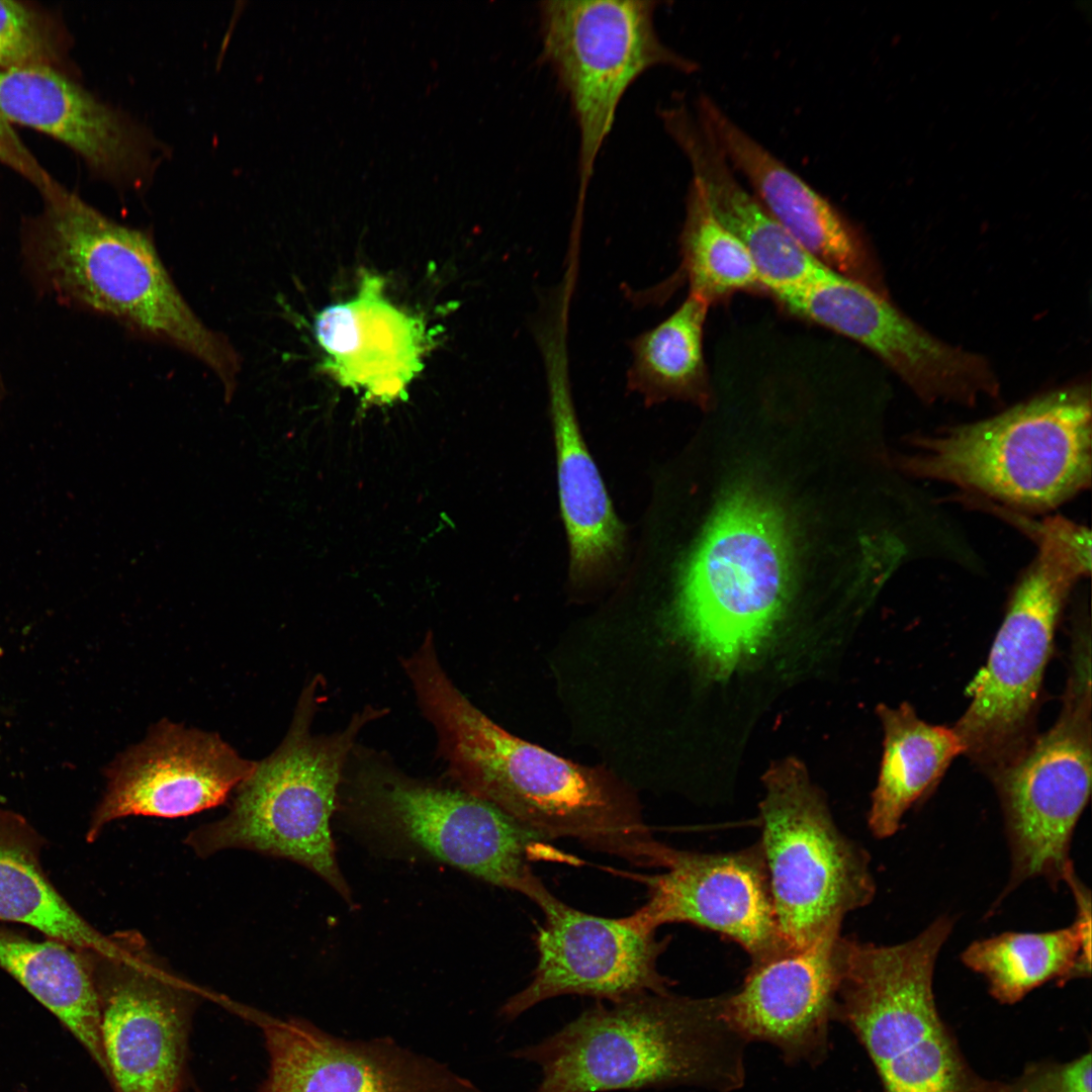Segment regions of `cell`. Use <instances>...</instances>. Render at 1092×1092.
<instances>
[{
  "mask_svg": "<svg viewBox=\"0 0 1092 1092\" xmlns=\"http://www.w3.org/2000/svg\"><path fill=\"white\" fill-rule=\"evenodd\" d=\"M761 846L780 931L791 948L838 932L844 917L870 904V855L836 826L824 795L795 758L763 776Z\"/></svg>",
  "mask_w": 1092,
  "mask_h": 1092,
  "instance_id": "cell-10",
  "label": "cell"
},
{
  "mask_svg": "<svg viewBox=\"0 0 1092 1092\" xmlns=\"http://www.w3.org/2000/svg\"><path fill=\"white\" fill-rule=\"evenodd\" d=\"M22 219L20 259L41 298L111 317L208 367L234 392L241 358L191 309L151 238L109 218L64 186Z\"/></svg>",
  "mask_w": 1092,
  "mask_h": 1092,
  "instance_id": "cell-2",
  "label": "cell"
},
{
  "mask_svg": "<svg viewBox=\"0 0 1092 1092\" xmlns=\"http://www.w3.org/2000/svg\"><path fill=\"white\" fill-rule=\"evenodd\" d=\"M664 129L686 156L717 219L747 249L762 290L775 298L813 280L825 268L768 213L736 178L694 110L677 101L659 112Z\"/></svg>",
  "mask_w": 1092,
  "mask_h": 1092,
  "instance_id": "cell-24",
  "label": "cell"
},
{
  "mask_svg": "<svg viewBox=\"0 0 1092 1092\" xmlns=\"http://www.w3.org/2000/svg\"><path fill=\"white\" fill-rule=\"evenodd\" d=\"M746 1044L725 1019L724 995L644 993L597 1003L511 1056L540 1068L535 1092L673 1086L733 1092L745 1082Z\"/></svg>",
  "mask_w": 1092,
  "mask_h": 1092,
  "instance_id": "cell-3",
  "label": "cell"
},
{
  "mask_svg": "<svg viewBox=\"0 0 1092 1092\" xmlns=\"http://www.w3.org/2000/svg\"><path fill=\"white\" fill-rule=\"evenodd\" d=\"M95 954L100 1036L115 1092H179L194 996L135 932Z\"/></svg>",
  "mask_w": 1092,
  "mask_h": 1092,
  "instance_id": "cell-14",
  "label": "cell"
},
{
  "mask_svg": "<svg viewBox=\"0 0 1092 1092\" xmlns=\"http://www.w3.org/2000/svg\"><path fill=\"white\" fill-rule=\"evenodd\" d=\"M0 967L63 1023L108 1079L94 953L54 939L33 941L0 927Z\"/></svg>",
  "mask_w": 1092,
  "mask_h": 1092,
  "instance_id": "cell-27",
  "label": "cell"
},
{
  "mask_svg": "<svg viewBox=\"0 0 1092 1092\" xmlns=\"http://www.w3.org/2000/svg\"><path fill=\"white\" fill-rule=\"evenodd\" d=\"M0 114L13 126L64 145L108 182L136 184L151 170L142 131L69 73L47 67L0 69Z\"/></svg>",
  "mask_w": 1092,
  "mask_h": 1092,
  "instance_id": "cell-20",
  "label": "cell"
},
{
  "mask_svg": "<svg viewBox=\"0 0 1092 1092\" xmlns=\"http://www.w3.org/2000/svg\"><path fill=\"white\" fill-rule=\"evenodd\" d=\"M840 931L751 964L742 985L724 995V1016L746 1042L771 1044L791 1064L816 1066L829 1052L843 970Z\"/></svg>",
  "mask_w": 1092,
  "mask_h": 1092,
  "instance_id": "cell-19",
  "label": "cell"
},
{
  "mask_svg": "<svg viewBox=\"0 0 1092 1092\" xmlns=\"http://www.w3.org/2000/svg\"><path fill=\"white\" fill-rule=\"evenodd\" d=\"M1091 1063L1090 1051L1065 1063L1030 1062L1002 1092H1091Z\"/></svg>",
  "mask_w": 1092,
  "mask_h": 1092,
  "instance_id": "cell-32",
  "label": "cell"
},
{
  "mask_svg": "<svg viewBox=\"0 0 1092 1092\" xmlns=\"http://www.w3.org/2000/svg\"><path fill=\"white\" fill-rule=\"evenodd\" d=\"M567 318L547 314L536 329L549 395L557 453L562 518L566 527L573 583L598 578L621 557L624 527L618 520L600 472L581 437L571 398Z\"/></svg>",
  "mask_w": 1092,
  "mask_h": 1092,
  "instance_id": "cell-21",
  "label": "cell"
},
{
  "mask_svg": "<svg viewBox=\"0 0 1092 1092\" xmlns=\"http://www.w3.org/2000/svg\"><path fill=\"white\" fill-rule=\"evenodd\" d=\"M269 1056L257 1092H482L392 1039L347 1040L302 1019L259 1015Z\"/></svg>",
  "mask_w": 1092,
  "mask_h": 1092,
  "instance_id": "cell-18",
  "label": "cell"
},
{
  "mask_svg": "<svg viewBox=\"0 0 1092 1092\" xmlns=\"http://www.w3.org/2000/svg\"><path fill=\"white\" fill-rule=\"evenodd\" d=\"M776 299L791 313L871 350L925 402L972 406L1000 393L984 356L935 338L863 282L825 268Z\"/></svg>",
  "mask_w": 1092,
  "mask_h": 1092,
  "instance_id": "cell-13",
  "label": "cell"
},
{
  "mask_svg": "<svg viewBox=\"0 0 1092 1092\" xmlns=\"http://www.w3.org/2000/svg\"><path fill=\"white\" fill-rule=\"evenodd\" d=\"M679 242V277L687 279L689 293L713 303L736 291L762 290L747 249L717 219L693 179Z\"/></svg>",
  "mask_w": 1092,
  "mask_h": 1092,
  "instance_id": "cell-30",
  "label": "cell"
},
{
  "mask_svg": "<svg viewBox=\"0 0 1092 1092\" xmlns=\"http://www.w3.org/2000/svg\"><path fill=\"white\" fill-rule=\"evenodd\" d=\"M953 924L941 915L891 945L844 937L835 1019L862 1045L884 1092H1002L971 1067L936 1006L935 964Z\"/></svg>",
  "mask_w": 1092,
  "mask_h": 1092,
  "instance_id": "cell-5",
  "label": "cell"
},
{
  "mask_svg": "<svg viewBox=\"0 0 1092 1092\" xmlns=\"http://www.w3.org/2000/svg\"><path fill=\"white\" fill-rule=\"evenodd\" d=\"M782 519L758 495L730 497L684 568L676 598L682 631L710 670L726 676L755 654L787 598Z\"/></svg>",
  "mask_w": 1092,
  "mask_h": 1092,
  "instance_id": "cell-8",
  "label": "cell"
},
{
  "mask_svg": "<svg viewBox=\"0 0 1092 1092\" xmlns=\"http://www.w3.org/2000/svg\"><path fill=\"white\" fill-rule=\"evenodd\" d=\"M662 869L637 877L648 898L621 918L627 925L654 933L665 923H691L736 942L751 964L794 949L780 931L759 842L724 853L670 847Z\"/></svg>",
  "mask_w": 1092,
  "mask_h": 1092,
  "instance_id": "cell-16",
  "label": "cell"
},
{
  "mask_svg": "<svg viewBox=\"0 0 1092 1092\" xmlns=\"http://www.w3.org/2000/svg\"><path fill=\"white\" fill-rule=\"evenodd\" d=\"M399 664L435 732L437 756L456 788L493 804L548 840L574 838L639 867L663 866L668 845L654 838L622 784L494 723L455 685L433 638H423Z\"/></svg>",
  "mask_w": 1092,
  "mask_h": 1092,
  "instance_id": "cell-1",
  "label": "cell"
},
{
  "mask_svg": "<svg viewBox=\"0 0 1092 1092\" xmlns=\"http://www.w3.org/2000/svg\"><path fill=\"white\" fill-rule=\"evenodd\" d=\"M1076 918L1068 927L1045 932H1003L972 942L962 962L987 982L1001 1004H1014L1041 985H1065L1091 974V893L1079 879L1069 883Z\"/></svg>",
  "mask_w": 1092,
  "mask_h": 1092,
  "instance_id": "cell-25",
  "label": "cell"
},
{
  "mask_svg": "<svg viewBox=\"0 0 1092 1092\" xmlns=\"http://www.w3.org/2000/svg\"><path fill=\"white\" fill-rule=\"evenodd\" d=\"M322 684L315 675L302 689L283 740L237 788L228 814L190 832L185 843L201 857L235 848L287 858L318 875L351 903L336 859L331 819L360 733L389 709L365 705L341 730L314 734Z\"/></svg>",
  "mask_w": 1092,
  "mask_h": 1092,
  "instance_id": "cell-4",
  "label": "cell"
},
{
  "mask_svg": "<svg viewBox=\"0 0 1092 1092\" xmlns=\"http://www.w3.org/2000/svg\"><path fill=\"white\" fill-rule=\"evenodd\" d=\"M656 5L649 0H547L538 5L540 59L567 96L578 129L574 215L583 216L598 156L629 87L655 67L688 74L698 68L660 39Z\"/></svg>",
  "mask_w": 1092,
  "mask_h": 1092,
  "instance_id": "cell-11",
  "label": "cell"
},
{
  "mask_svg": "<svg viewBox=\"0 0 1092 1092\" xmlns=\"http://www.w3.org/2000/svg\"><path fill=\"white\" fill-rule=\"evenodd\" d=\"M694 109L731 168L744 176L754 196L790 236L829 269L871 285L864 244L840 211L736 124L711 97L698 96Z\"/></svg>",
  "mask_w": 1092,
  "mask_h": 1092,
  "instance_id": "cell-23",
  "label": "cell"
},
{
  "mask_svg": "<svg viewBox=\"0 0 1092 1092\" xmlns=\"http://www.w3.org/2000/svg\"><path fill=\"white\" fill-rule=\"evenodd\" d=\"M255 766L217 734L161 720L106 767L87 840L119 818H179L219 806Z\"/></svg>",
  "mask_w": 1092,
  "mask_h": 1092,
  "instance_id": "cell-17",
  "label": "cell"
},
{
  "mask_svg": "<svg viewBox=\"0 0 1092 1092\" xmlns=\"http://www.w3.org/2000/svg\"><path fill=\"white\" fill-rule=\"evenodd\" d=\"M0 164L24 179L40 197L54 194L64 186L42 166L14 126L1 114Z\"/></svg>",
  "mask_w": 1092,
  "mask_h": 1092,
  "instance_id": "cell-33",
  "label": "cell"
},
{
  "mask_svg": "<svg viewBox=\"0 0 1092 1092\" xmlns=\"http://www.w3.org/2000/svg\"><path fill=\"white\" fill-rule=\"evenodd\" d=\"M1036 559L1014 589L986 665L953 729L971 760L989 778L1035 738L1043 675L1057 624L1074 582L1090 571V533L1063 518L1046 520Z\"/></svg>",
  "mask_w": 1092,
  "mask_h": 1092,
  "instance_id": "cell-7",
  "label": "cell"
},
{
  "mask_svg": "<svg viewBox=\"0 0 1092 1092\" xmlns=\"http://www.w3.org/2000/svg\"><path fill=\"white\" fill-rule=\"evenodd\" d=\"M41 843L22 816L0 808V919L27 924L81 951L114 956L119 949L115 935L92 927L44 875Z\"/></svg>",
  "mask_w": 1092,
  "mask_h": 1092,
  "instance_id": "cell-28",
  "label": "cell"
},
{
  "mask_svg": "<svg viewBox=\"0 0 1092 1092\" xmlns=\"http://www.w3.org/2000/svg\"><path fill=\"white\" fill-rule=\"evenodd\" d=\"M1091 774L1090 657L1079 653L1073 655L1055 724L990 778L1011 859L1010 878L998 903L1030 879H1044L1054 889L1064 882L1073 864L1074 830L1090 797Z\"/></svg>",
  "mask_w": 1092,
  "mask_h": 1092,
  "instance_id": "cell-12",
  "label": "cell"
},
{
  "mask_svg": "<svg viewBox=\"0 0 1092 1092\" xmlns=\"http://www.w3.org/2000/svg\"><path fill=\"white\" fill-rule=\"evenodd\" d=\"M1085 385L1037 395L992 418L914 437L908 474L975 489L1025 510L1058 507L1091 480Z\"/></svg>",
  "mask_w": 1092,
  "mask_h": 1092,
  "instance_id": "cell-6",
  "label": "cell"
},
{
  "mask_svg": "<svg viewBox=\"0 0 1092 1092\" xmlns=\"http://www.w3.org/2000/svg\"><path fill=\"white\" fill-rule=\"evenodd\" d=\"M884 731L883 756L868 824L878 838L900 828L909 809L938 785L966 747L956 730L920 719L908 703L877 708Z\"/></svg>",
  "mask_w": 1092,
  "mask_h": 1092,
  "instance_id": "cell-26",
  "label": "cell"
},
{
  "mask_svg": "<svg viewBox=\"0 0 1092 1092\" xmlns=\"http://www.w3.org/2000/svg\"><path fill=\"white\" fill-rule=\"evenodd\" d=\"M65 25L30 2L0 0V69L54 68L72 75Z\"/></svg>",
  "mask_w": 1092,
  "mask_h": 1092,
  "instance_id": "cell-31",
  "label": "cell"
},
{
  "mask_svg": "<svg viewBox=\"0 0 1092 1092\" xmlns=\"http://www.w3.org/2000/svg\"><path fill=\"white\" fill-rule=\"evenodd\" d=\"M710 305L706 299L689 293L665 320L630 341L627 386L640 393L646 403L667 398L703 403L708 399L703 341Z\"/></svg>",
  "mask_w": 1092,
  "mask_h": 1092,
  "instance_id": "cell-29",
  "label": "cell"
},
{
  "mask_svg": "<svg viewBox=\"0 0 1092 1092\" xmlns=\"http://www.w3.org/2000/svg\"><path fill=\"white\" fill-rule=\"evenodd\" d=\"M339 793L366 825L485 882L527 897L541 883L529 861L550 840L487 801L408 776L386 752L357 742Z\"/></svg>",
  "mask_w": 1092,
  "mask_h": 1092,
  "instance_id": "cell-9",
  "label": "cell"
},
{
  "mask_svg": "<svg viewBox=\"0 0 1092 1092\" xmlns=\"http://www.w3.org/2000/svg\"><path fill=\"white\" fill-rule=\"evenodd\" d=\"M544 914L538 931V964L529 984L499 1009L513 1020L547 999L590 996L619 1002L644 993L670 992L672 982L657 968L666 943L621 918L592 915L570 907L541 882L529 896Z\"/></svg>",
  "mask_w": 1092,
  "mask_h": 1092,
  "instance_id": "cell-15",
  "label": "cell"
},
{
  "mask_svg": "<svg viewBox=\"0 0 1092 1092\" xmlns=\"http://www.w3.org/2000/svg\"><path fill=\"white\" fill-rule=\"evenodd\" d=\"M313 327L325 353L323 369L381 404L406 398L433 340L423 318L386 299L382 279L370 273L363 274L354 298L321 310Z\"/></svg>",
  "mask_w": 1092,
  "mask_h": 1092,
  "instance_id": "cell-22",
  "label": "cell"
}]
</instances>
